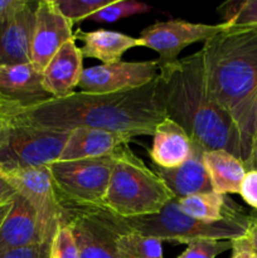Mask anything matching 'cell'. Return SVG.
I'll list each match as a JSON object with an SVG mask.
<instances>
[{
    "label": "cell",
    "mask_w": 257,
    "mask_h": 258,
    "mask_svg": "<svg viewBox=\"0 0 257 258\" xmlns=\"http://www.w3.org/2000/svg\"><path fill=\"white\" fill-rule=\"evenodd\" d=\"M10 121L44 130L71 133L81 127L98 128L130 136L154 135L166 118L159 81L115 93L73 92L28 107L3 105Z\"/></svg>",
    "instance_id": "cell-1"
},
{
    "label": "cell",
    "mask_w": 257,
    "mask_h": 258,
    "mask_svg": "<svg viewBox=\"0 0 257 258\" xmlns=\"http://www.w3.org/2000/svg\"><path fill=\"white\" fill-rule=\"evenodd\" d=\"M166 117L178 123L202 151L224 150L242 161L238 127L207 86L202 50L181 58L158 76Z\"/></svg>",
    "instance_id": "cell-2"
},
{
    "label": "cell",
    "mask_w": 257,
    "mask_h": 258,
    "mask_svg": "<svg viewBox=\"0 0 257 258\" xmlns=\"http://www.w3.org/2000/svg\"><path fill=\"white\" fill-rule=\"evenodd\" d=\"M208 90L232 116L242 144V163L252 153L257 100V25L228 27L202 48Z\"/></svg>",
    "instance_id": "cell-3"
},
{
    "label": "cell",
    "mask_w": 257,
    "mask_h": 258,
    "mask_svg": "<svg viewBox=\"0 0 257 258\" xmlns=\"http://www.w3.org/2000/svg\"><path fill=\"white\" fill-rule=\"evenodd\" d=\"M175 198L163 179L144 164L127 145L117 150L102 209L120 218L158 213Z\"/></svg>",
    "instance_id": "cell-4"
},
{
    "label": "cell",
    "mask_w": 257,
    "mask_h": 258,
    "mask_svg": "<svg viewBox=\"0 0 257 258\" xmlns=\"http://www.w3.org/2000/svg\"><path fill=\"white\" fill-rule=\"evenodd\" d=\"M113 217L116 226L122 232H135L161 242L189 244L198 239H233L246 236L249 217L238 212L221 221H202L184 213L174 198L161 211L150 216L120 218Z\"/></svg>",
    "instance_id": "cell-5"
},
{
    "label": "cell",
    "mask_w": 257,
    "mask_h": 258,
    "mask_svg": "<svg viewBox=\"0 0 257 258\" xmlns=\"http://www.w3.org/2000/svg\"><path fill=\"white\" fill-rule=\"evenodd\" d=\"M117 151L111 155L48 165L62 204L73 217L81 212L102 209Z\"/></svg>",
    "instance_id": "cell-6"
},
{
    "label": "cell",
    "mask_w": 257,
    "mask_h": 258,
    "mask_svg": "<svg viewBox=\"0 0 257 258\" xmlns=\"http://www.w3.org/2000/svg\"><path fill=\"white\" fill-rule=\"evenodd\" d=\"M3 174L17 194L32 204L43 239L50 243L58 227L70 224L73 216L62 204L48 166L17 169Z\"/></svg>",
    "instance_id": "cell-7"
},
{
    "label": "cell",
    "mask_w": 257,
    "mask_h": 258,
    "mask_svg": "<svg viewBox=\"0 0 257 258\" xmlns=\"http://www.w3.org/2000/svg\"><path fill=\"white\" fill-rule=\"evenodd\" d=\"M70 133L44 130L10 121L0 164L4 171L48 166L59 159Z\"/></svg>",
    "instance_id": "cell-8"
},
{
    "label": "cell",
    "mask_w": 257,
    "mask_h": 258,
    "mask_svg": "<svg viewBox=\"0 0 257 258\" xmlns=\"http://www.w3.org/2000/svg\"><path fill=\"white\" fill-rule=\"evenodd\" d=\"M224 24H202L185 20H168L159 22L145 28L140 33L143 47L155 50L159 54L156 59L159 71L169 67L179 60V54L190 44L206 42L223 29Z\"/></svg>",
    "instance_id": "cell-9"
},
{
    "label": "cell",
    "mask_w": 257,
    "mask_h": 258,
    "mask_svg": "<svg viewBox=\"0 0 257 258\" xmlns=\"http://www.w3.org/2000/svg\"><path fill=\"white\" fill-rule=\"evenodd\" d=\"M155 60L120 62L85 68L78 87L82 92L115 93L143 87L155 81L159 76Z\"/></svg>",
    "instance_id": "cell-10"
},
{
    "label": "cell",
    "mask_w": 257,
    "mask_h": 258,
    "mask_svg": "<svg viewBox=\"0 0 257 258\" xmlns=\"http://www.w3.org/2000/svg\"><path fill=\"white\" fill-rule=\"evenodd\" d=\"M77 243L80 258H120L117 237L123 233L112 214L103 209L76 214L70 223Z\"/></svg>",
    "instance_id": "cell-11"
},
{
    "label": "cell",
    "mask_w": 257,
    "mask_h": 258,
    "mask_svg": "<svg viewBox=\"0 0 257 258\" xmlns=\"http://www.w3.org/2000/svg\"><path fill=\"white\" fill-rule=\"evenodd\" d=\"M72 25L60 14L53 0L38 2L30 50V62L38 70L43 72L58 49L75 37Z\"/></svg>",
    "instance_id": "cell-12"
},
{
    "label": "cell",
    "mask_w": 257,
    "mask_h": 258,
    "mask_svg": "<svg viewBox=\"0 0 257 258\" xmlns=\"http://www.w3.org/2000/svg\"><path fill=\"white\" fill-rule=\"evenodd\" d=\"M52 98L43 83V72L32 62L0 67V103L28 107Z\"/></svg>",
    "instance_id": "cell-13"
},
{
    "label": "cell",
    "mask_w": 257,
    "mask_h": 258,
    "mask_svg": "<svg viewBox=\"0 0 257 258\" xmlns=\"http://www.w3.org/2000/svg\"><path fill=\"white\" fill-rule=\"evenodd\" d=\"M37 5L29 2L17 17L0 23V67L30 62Z\"/></svg>",
    "instance_id": "cell-14"
},
{
    "label": "cell",
    "mask_w": 257,
    "mask_h": 258,
    "mask_svg": "<svg viewBox=\"0 0 257 258\" xmlns=\"http://www.w3.org/2000/svg\"><path fill=\"white\" fill-rule=\"evenodd\" d=\"M42 242L45 241L34 208L27 199L17 194L12 201V208L0 226V254Z\"/></svg>",
    "instance_id": "cell-15"
},
{
    "label": "cell",
    "mask_w": 257,
    "mask_h": 258,
    "mask_svg": "<svg viewBox=\"0 0 257 258\" xmlns=\"http://www.w3.org/2000/svg\"><path fill=\"white\" fill-rule=\"evenodd\" d=\"M83 55L73 37L58 49L43 71V83L54 98L66 97L78 87L83 72Z\"/></svg>",
    "instance_id": "cell-16"
},
{
    "label": "cell",
    "mask_w": 257,
    "mask_h": 258,
    "mask_svg": "<svg viewBox=\"0 0 257 258\" xmlns=\"http://www.w3.org/2000/svg\"><path fill=\"white\" fill-rule=\"evenodd\" d=\"M133 139L122 134L98 128L81 127L68 134L62 154L57 161H73L111 155Z\"/></svg>",
    "instance_id": "cell-17"
},
{
    "label": "cell",
    "mask_w": 257,
    "mask_h": 258,
    "mask_svg": "<svg viewBox=\"0 0 257 258\" xmlns=\"http://www.w3.org/2000/svg\"><path fill=\"white\" fill-rule=\"evenodd\" d=\"M203 154L204 151L193 145L190 158L181 165L165 169L153 164L151 170L163 179L176 199L185 198L198 193L213 191L208 171L204 165Z\"/></svg>",
    "instance_id": "cell-18"
},
{
    "label": "cell",
    "mask_w": 257,
    "mask_h": 258,
    "mask_svg": "<svg viewBox=\"0 0 257 258\" xmlns=\"http://www.w3.org/2000/svg\"><path fill=\"white\" fill-rule=\"evenodd\" d=\"M150 158L153 164L160 168H176L185 163L191 155L190 139L185 131L173 120L166 117L154 133Z\"/></svg>",
    "instance_id": "cell-19"
},
{
    "label": "cell",
    "mask_w": 257,
    "mask_h": 258,
    "mask_svg": "<svg viewBox=\"0 0 257 258\" xmlns=\"http://www.w3.org/2000/svg\"><path fill=\"white\" fill-rule=\"evenodd\" d=\"M75 38L82 40L81 48L83 58H96L102 64L120 62L121 57L128 49L135 47H143L140 38H134L112 30L98 29L92 32H83L78 29Z\"/></svg>",
    "instance_id": "cell-20"
},
{
    "label": "cell",
    "mask_w": 257,
    "mask_h": 258,
    "mask_svg": "<svg viewBox=\"0 0 257 258\" xmlns=\"http://www.w3.org/2000/svg\"><path fill=\"white\" fill-rule=\"evenodd\" d=\"M203 161L213 191L223 196L239 194L247 170L238 158L224 150H212L203 154Z\"/></svg>",
    "instance_id": "cell-21"
},
{
    "label": "cell",
    "mask_w": 257,
    "mask_h": 258,
    "mask_svg": "<svg viewBox=\"0 0 257 258\" xmlns=\"http://www.w3.org/2000/svg\"><path fill=\"white\" fill-rule=\"evenodd\" d=\"M228 202L226 196L216 191L198 193L178 199L179 208L184 213L202 221H221L234 213L236 211L229 208Z\"/></svg>",
    "instance_id": "cell-22"
},
{
    "label": "cell",
    "mask_w": 257,
    "mask_h": 258,
    "mask_svg": "<svg viewBox=\"0 0 257 258\" xmlns=\"http://www.w3.org/2000/svg\"><path fill=\"white\" fill-rule=\"evenodd\" d=\"M120 258H164L163 242L135 232H123L117 237Z\"/></svg>",
    "instance_id": "cell-23"
},
{
    "label": "cell",
    "mask_w": 257,
    "mask_h": 258,
    "mask_svg": "<svg viewBox=\"0 0 257 258\" xmlns=\"http://www.w3.org/2000/svg\"><path fill=\"white\" fill-rule=\"evenodd\" d=\"M223 24L228 27L257 25V0L228 2L218 8Z\"/></svg>",
    "instance_id": "cell-24"
},
{
    "label": "cell",
    "mask_w": 257,
    "mask_h": 258,
    "mask_svg": "<svg viewBox=\"0 0 257 258\" xmlns=\"http://www.w3.org/2000/svg\"><path fill=\"white\" fill-rule=\"evenodd\" d=\"M151 9L153 8L145 3L134 2V0H115L107 7L91 15L87 20L96 23H113L131 15L149 13Z\"/></svg>",
    "instance_id": "cell-25"
},
{
    "label": "cell",
    "mask_w": 257,
    "mask_h": 258,
    "mask_svg": "<svg viewBox=\"0 0 257 258\" xmlns=\"http://www.w3.org/2000/svg\"><path fill=\"white\" fill-rule=\"evenodd\" d=\"M60 14L71 23L87 20L88 18L102 8L107 7L115 0H53Z\"/></svg>",
    "instance_id": "cell-26"
},
{
    "label": "cell",
    "mask_w": 257,
    "mask_h": 258,
    "mask_svg": "<svg viewBox=\"0 0 257 258\" xmlns=\"http://www.w3.org/2000/svg\"><path fill=\"white\" fill-rule=\"evenodd\" d=\"M228 249H232L229 239H198L190 242L176 258H216Z\"/></svg>",
    "instance_id": "cell-27"
},
{
    "label": "cell",
    "mask_w": 257,
    "mask_h": 258,
    "mask_svg": "<svg viewBox=\"0 0 257 258\" xmlns=\"http://www.w3.org/2000/svg\"><path fill=\"white\" fill-rule=\"evenodd\" d=\"M49 258H80L77 243L70 224L58 227L49 244Z\"/></svg>",
    "instance_id": "cell-28"
},
{
    "label": "cell",
    "mask_w": 257,
    "mask_h": 258,
    "mask_svg": "<svg viewBox=\"0 0 257 258\" xmlns=\"http://www.w3.org/2000/svg\"><path fill=\"white\" fill-rule=\"evenodd\" d=\"M49 242H42L0 254V258H49Z\"/></svg>",
    "instance_id": "cell-29"
},
{
    "label": "cell",
    "mask_w": 257,
    "mask_h": 258,
    "mask_svg": "<svg viewBox=\"0 0 257 258\" xmlns=\"http://www.w3.org/2000/svg\"><path fill=\"white\" fill-rule=\"evenodd\" d=\"M239 194L248 206L257 211V170H248L242 180Z\"/></svg>",
    "instance_id": "cell-30"
},
{
    "label": "cell",
    "mask_w": 257,
    "mask_h": 258,
    "mask_svg": "<svg viewBox=\"0 0 257 258\" xmlns=\"http://www.w3.org/2000/svg\"><path fill=\"white\" fill-rule=\"evenodd\" d=\"M28 3L27 0H0V23L17 17Z\"/></svg>",
    "instance_id": "cell-31"
},
{
    "label": "cell",
    "mask_w": 257,
    "mask_h": 258,
    "mask_svg": "<svg viewBox=\"0 0 257 258\" xmlns=\"http://www.w3.org/2000/svg\"><path fill=\"white\" fill-rule=\"evenodd\" d=\"M231 258H257L246 236L232 241V256Z\"/></svg>",
    "instance_id": "cell-32"
},
{
    "label": "cell",
    "mask_w": 257,
    "mask_h": 258,
    "mask_svg": "<svg viewBox=\"0 0 257 258\" xmlns=\"http://www.w3.org/2000/svg\"><path fill=\"white\" fill-rule=\"evenodd\" d=\"M15 196H17L15 189L13 188L12 184L7 180L4 174H0V206L12 202Z\"/></svg>",
    "instance_id": "cell-33"
},
{
    "label": "cell",
    "mask_w": 257,
    "mask_h": 258,
    "mask_svg": "<svg viewBox=\"0 0 257 258\" xmlns=\"http://www.w3.org/2000/svg\"><path fill=\"white\" fill-rule=\"evenodd\" d=\"M10 126V117L8 115L7 108L3 105H0V148L4 145L5 139L8 136V131H9Z\"/></svg>",
    "instance_id": "cell-34"
},
{
    "label": "cell",
    "mask_w": 257,
    "mask_h": 258,
    "mask_svg": "<svg viewBox=\"0 0 257 258\" xmlns=\"http://www.w3.org/2000/svg\"><path fill=\"white\" fill-rule=\"evenodd\" d=\"M246 237L248 238L249 243H251L252 248H253L254 253L257 256V216L249 217L248 231H247Z\"/></svg>",
    "instance_id": "cell-35"
},
{
    "label": "cell",
    "mask_w": 257,
    "mask_h": 258,
    "mask_svg": "<svg viewBox=\"0 0 257 258\" xmlns=\"http://www.w3.org/2000/svg\"><path fill=\"white\" fill-rule=\"evenodd\" d=\"M244 168H246V170H257V150L254 151L253 154L251 155V158H249V160L247 161V164L244 165Z\"/></svg>",
    "instance_id": "cell-36"
},
{
    "label": "cell",
    "mask_w": 257,
    "mask_h": 258,
    "mask_svg": "<svg viewBox=\"0 0 257 258\" xmlns=\"http://www.w3.org/2000/svg\"><path fill=\"white\" fill-rule=\"evenodd\" d=\"M256 150H257V100H256V107H254V135H253V144H252L251 155ZM249 158H251V156H249Z\"/></svg>",
    "instance_id": "cell-37"
},
{
    "label": "cell",
    "mask_w": 257,
    "mask_h": 258,
    "mask_svg": "<svg viewBox=\"0 0 257 258\" xmlns=\"http://www.w3.org/2000/svg\"><path fill=\"white\" fill-rule=\"evenodd\" d=\"M10 208H12V202H9V203L2 204V206H0V226H2L3 221H4L5 217H7L8 212L10 211Z\"/></svg>",
    "instance_id": "cell-38"
},
{
    "label": "cell",
    "mask_w": 257,
    "mask_h": 258,
    "mask_svg": "<svg viewBox=\"0 0 257 258\" xmlns=\"http://www.w3.org/2000/svg\"><path fill=\"white\" fill-rule=\"evenodd\" d=\"M3 171H4V169H3L2 164H0V174H3Z\"/></svg>",
    "instance_id": "cell-39"
}]
</instances>
